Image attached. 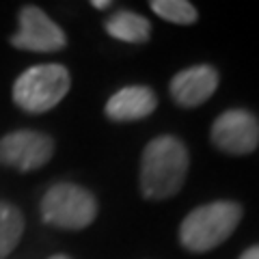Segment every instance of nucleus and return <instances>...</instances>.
Wrapping results in <instances>:
<instances>
[{
  "instance_id": "obj_6",
  "label": "nucleus",
  "mask_w": 259,
  "mask_h": 259,
  "mask_svg": "<svg viewBox=\"0 0 259 259\" xmlns=\"http://www.w3.org/2000/svg\"><path fill=\"white\" fill-rule=\"evenodd\" d=\"M212 143L229 156H246L259 145V119L244 108H229L212 123Z\"/></svg>"
},
{
  "instance_id": "obj_5",
  "label": "nucleus",
  "mask_w": 259,
  "mask_h": 259,
  "mask_svg": "<svg viewBox=\"0 0 259 259\" xmlns=\"http://www.w3.org/2000/svg\"><path fill=\"white\" fill-rule=\"evenodd\" d=\"M54 156V141L37 130H15L0 139V164L20 173L37 171Z\"/></svg>"
},
{
  "instance_id": "obj_4",
  "label": "nucleus",
  "mask_w": 259,
  "mask_h": 259,
  "mask_svg": "<svg viewBox=\"0 0 259 259\" xmlns=\"http://www.w3.org/2000/svg\"><path fill=\"white\" fill-rule=\"evenodd\" d=\"M97 216V201L91 192L78 184L61 182L46 190L41 199L44 223L56 229L80 231L87 229Z\"/></svg>"
},
{
  "instance_id": "obj_10",
  "label": "nucleus",
  "mask_w": 259,
  "mask_h": 259,
  "mask_svg": "<svg viewBox=\"0 0 259 259\" xmlns=\"http://www.w3.org/2000/svg\"><path fill=\"white\" fill-rule=\"evenodd\" d=\"M104 28L112 39H119L125 44H145L151 37L149 20L127 9L112 13L104 24Z\"/></svg>"
},
{
  "instance_id": "obj_11",
  "label": "nucleus",
  "mask_w": 259,
  "mask_h": 259,
  "mask_svg": "<svg viewBox=\"0 0 259 259\" xmlns=\"http://www.w3.org/2000/svg\"><path fill=\"white\" fill-rule=\"evenodd\" d=\"M24 233V216L13 203L0 201V259L9 257Z\"/></svg>"
},
{
  "instance_id": "obj_14",
  "label": "nucleus",
  "mask_w": 259,
  "mask_h": 259,
  "mask_svg": "<svg viewBox=\"0 0 259 259\" xmlns=\"http://www.w3.org/2000/svg\"><path fill=\"white\" fill-rule=\"evenodd\" d=\"M93 7L95 9H108V7H112V3H108V0H93Z\"/></svg>"
},
{
  "instance_id": "obj_2",
  "label": "nucleus",
  "mask_w": 259,
  "mask_h": 259,
  "mask_svg": "<svg viewBox=\"0 0 259 259\" xmlns=\"http://www.w3.org/2000/svg\"><path fill=\"white\" fill-rule=\"evenodd\" d=\"M242 221V205L236 201H212L194 207L180 225V244L190 253H209L221 246Z\"/></svg>"
},
{
  "instance_id": "obj_8",
  "label": "nucleus",
  "mask_w": 259,
  "mask_h": 259,
  "mask_svg": "<svg viewBox=\"0 0 259 259\" xmlns=\"http://www.w3.org/2000/svg\"><path fill=\"white\" fill-rule=\"evenodd\" d=\"M218 71L212 65H192L177 71L171 80V97L182 108H197L205 104L218 89Z\"/></svg>"
},
{
  "instance_id": "obj_7",
  "label": "nucleus",
  "mask_w": 259,
  "mask_h": 259,
  "mask_svg": "<svg viewBox=\"0 0 259 259\" xmlns=\"http://www.w3.org/2000/svg\"><path fill=\"white\" fill-rule=\"evenodd\" d=\"M18 32L11 37V46L26 52H59L67 46L63 28L35 5L22 7L18 15Z\"/></svg>"
},
{
  "instance_id": "obj_9",
  "label": "nucleus",
  "mask_w": 259,
  "mask_h": 259,
  "mask_svg": "<svg viewBox=\"0 0 259 259\" xmlns=\"http://www.w3.org/2000/svg\"><path fill=\"white\" fill-rule=\"evenodd\" d=\"M158 108V97L149 87L132 84L119 89L106 102V117L119 123L125 121H139L149 117Z\"/></svg>"
},
{
  "instance_id": "obj_3",
  "label": "nucleus",
  "mask_w": 259,
  "mask_h": 259,
  "mask_svg": "<svg viewBox=\"0 0 259 259\" xmlns=\"http://www.w3.org/2000/svg\"><path fill=\"white\" fill-rule=\"evenodd\" d=\"M71 76L59 63H46L28 67L13 84V102L30 115L52 110L69 93Z\"/></svg>"
},
{
  "instance_id": "obj_13",
  "label": "nucleus",
  "mask_w": 259,
  "mask_h": 259,
  "mask_svg": "<svg viewBox=\"0 0 259 259\" xmlns=\"http://www.w3.org/2000/svg\"><path fill=\"white\" fill-rule=\"evenodd\" d=\"M238 259H259V244H255V246L246 248L244 253H242Z\"/></svg>"
},
{
  "instance_id": "obj_15",
  "label": "nucleus",
  "mask_w": 259,
  "mask_h": 259,
  "mask_svg": "<svg viewBox=\"0 0 259 259\" xmlns=\"http://www.w3.org/2000/svg\"><path fill=\"white\" fill-rule=\"evenodd\" d=\"M50 259H69L67 255H54V257H50Z\"/></svg>"
},
{
  "instance_id": "obj_1",
  "label": "nucleus",
  "mask_w": 259,
  "mask_h": 259,
  "mask_svg": "<svg viewBox=\"0 0 259 259\" xmlns=\"http://www.w3.org/2000/svg\"><path fill=\"white\" fill-rule=\"evenodd\" d=\"M188 149L173 134L156 136L141 156V192L145 199L164 201L175 197L188 175Z\"/></svg>"
},
{
  "instance_id": "obj_12",
  "label": "nucleus",
  "mask_w": 259,
  "mask_h": 259,
  "mask_svg": "<svg viewBox=\"0 0 259 259\" xmlns=\"http://www.w3.org/2000/svg\"><path fill=\"white\" fill-rule=\"evenodd\" d=\"M149 7L158 18L177 24V26H188V24H194L199 18L194 5L188 3V0H151Z\"/></svg>"
}]
</instances>
